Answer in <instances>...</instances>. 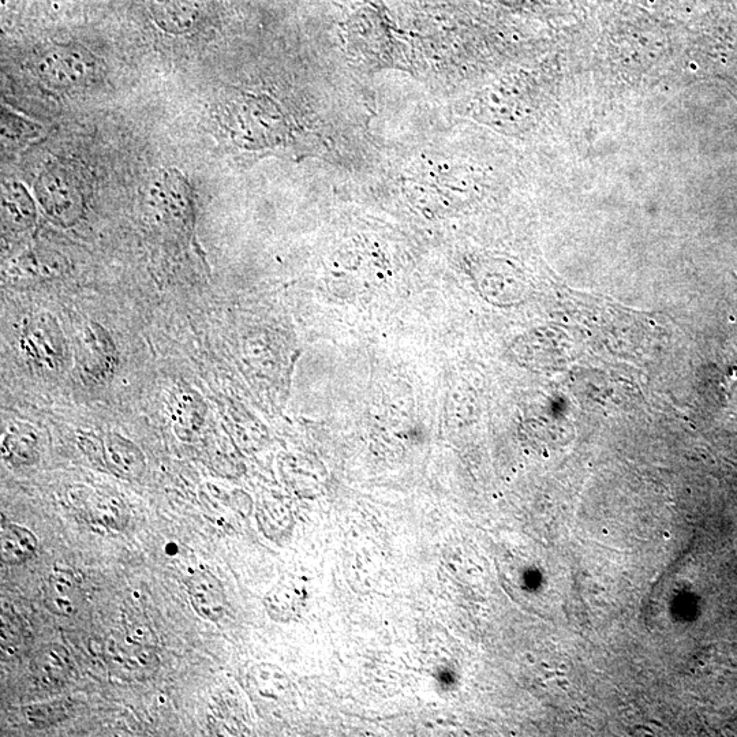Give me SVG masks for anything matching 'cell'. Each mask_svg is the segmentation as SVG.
I'll return each mask as SVG.
<instances>
[{
    "mask_svg": "<svg viewBox=\"0 0 737 737\" xmlns=\"http://www.w3.org/2000/svg\"><path fill=\"white\" fill-rule=\"evenodd\" d=\"M148 632L140 627L115 632L104 645L108 667L115 676L126 680H140L151 675L159 665L155 646Z\"/></svg>",
    "mask_w": 737,
    "mask_h": 737,
    "instance_id": "1",
    "label": "cell"
},
{
    "mask_svg": "<svg viewBox=\"0 0 737 737\" xmlns=\"http://www.w3.org/2000/svg\"><path fill=\"white\" fill-rule=\"evenodd\" d=\"M70 504L91 526L123 531L129 525V511L117 496L78 486L71 490Z\"/></svg>",
    "mask_w": 737,
    "mask_h": 737,
    "instance_id": "2",
    "label": "cell"
},
{
    "mask_svg": "<svg viewBox=\"0 0 737 737\" xmlns=\"http://www.w3.org/2000/svg\"><path fill=\"white\" fill-rule=\"evenodd\" d=\"M185 586L190 604L202 619L219 621L226 613V596L222 585L212 572L193 570L186 576Z\"/></svg>",
    "mask_w": 737,
    "mask_h": 737,
    "instance_id": "3",
    "label": "cell"
},
{
    "mask_svg": "<svg viewBox=\"0 0 737 737\" xmlns=\"http://www.w3.org/2000/svg\"><path fill=\"white\" fill-rule=\"evenodd\" d=\"M43 602L56 616L77 615L82 605V590L73 572L55 568L44 583Z\"/></svg>",
    "mask_w": 737,
    "mask_h": 737,
    "instance_id": "4",
    "label": "cell"
},
{
    "mask_svg": "<svg viewBox=\"0 0 737 737\" xmlns=\"http://www.w3.org/2000/svg\"><path fill=\"white\" fill-rule=\"evenodd\" d=\"M39 549V540L31 530L5 520L0 526V560L3 566H20L33 559Z\"/></svg>",
    "mask_w": 737,
    "mask_h": 737,
    "instance_id": "5",
    "label": "cell"
},
{
    "mask_svg": "<svg viewBox=\"0 0 737 737\" xmlns=\"http://www.w3.org/2000/svg\"><path fill=\"white\" fill-rule=\"evenodd\" d=\"M104 456L110 469L127 480H136L144 473V456L137 447L121 437H108Z\"/></svg>",
    "mask_w": 737,
    "mask_h": 737,
    "instance_id": "6",
    "label": "cell"
},
{
    "mask_svg": "<svg viewBox=\"0 0 737 737\" xmlns=\"http://www.w3.org/2000/svg\"><path fill=\"white\" fill-rule=\"evenodd\" d=\"M71 661L65 647L50 645L36 654L32 662V671L37 682L44 686L61 684L69 675Z\"/></svg>",
    "mask_w": 737,
    "mask_h": 737,
    "instance_id": "7",
    "label": "cell"
},
{
    "mask_svg": "<svg viewBox=\"0 0 737 737\" xmlns=\"http://www.w3.org/2000/svg\"><path fill=\"white\" fill-rule=\"evenodd\" d=\"M6 459L14 465H31L37 459L36 437L31 433H11L3 443Z\"/></svg>",
    "mask_w": 737,
    "mask_h": 737,
    "instance_id": "8",
    "label": "cell"
},
{
    "mask_svg": "<svg viewBox=\"0 0 737 737\" xmlns=\"http://www.w3.org/2000/svg\"><path fill=\"white\" fill-rule=\"evenodd\" d=\"M70 705L67 702L55 701L47 703H37L25 707L24 716L29 724L35 728H47L56 722L65 720L69 716Z\"/></svg>",
    "mask_w": 737,
    "mask_h": 737,
    "instance_id": "9",
    "label": "cell"
},
{
    "mask_svg": "<svg viewBox=\"0 0 737 737\" xmlns=\"http://www.w3.org/2000/svg\"><path fill=\"white\" fill-rule=\"evenodd\" d=\"M26 637L25 628L17 616L11 615L10 612L2 613V652L7 654H17L18 650L24 646Z\"/></svg>",
    "mask_w": 737,
    "mask_h": 737,
    "instance_id": "10",
    "label": "cell"
}]
</instances>
